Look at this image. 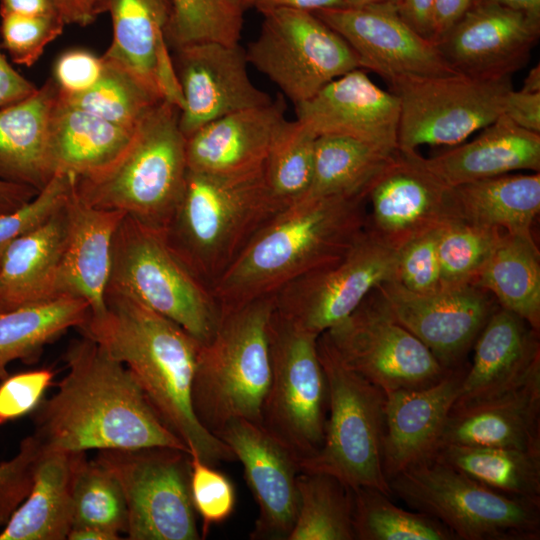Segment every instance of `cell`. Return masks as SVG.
Wrapping results in <instances>:
<instances>
[{"mask_svg":"<svg viewBox=\"0 0 540 540\" xmlns=\"http://www.w3.org/2000/svg\"><path fill=\"white\" fill-rule=\"evenodd\" d=\"M67 374L32 412V435L46 450L170 447L190 454L159 417L124 364L83 335L65 353Z\"/></svg>","mask_w":540,"mask_h":540,"instance_id":"1","label":"cell"},{"mask_svg":"<svg viewBox=\"0 0 540 540\" xmlns=\"http://www.w3.org/2000/svg\"><path fill=\"white\" fill-rule=\"evenodd\" d=\"M79 330L131 372L166 426L204 462L235 461L229 446L206 430L192 405L200 342L132 296L107 287L105 311Z\"/></svg>","mask_w":540,"mask_h":540,"instance_id":"2","label":"cell"},{"mask_svg":"<svg viewBox=\"0 0 540 540\" xmlns=\"http://www.w3.org/2000/svg\"><path fill=\"white\" fill-rule=\"evenodd\" d=\"M366 195L304 198L271 217L211 288L221 313L273 296L342 257L365 230Z\"/></svg>","mask_w":540,"mask_h":540,"instance_id":"3","label":"cell"},{"mask_svg":"<svg viewBox=\"0 0 540 540\" xmlns=\"http://www.w3.org/2000/svg\"><path fill=\"white\" fill-rule=\"evenodd\" d=\"M279 211L263 168L241 175L188 170L180 200L162 233L173 253L211 290Z\"/></svg>","mask_w":540,"mask_h":540,"instance_id":"4","label":"cell"},{"mask_svg":"<svg viewBox=\"0 0 540 540\" xmlns=\"http://www.w3.org/2000/svg\"><path fill=\"white\" fill-rule=\"evenodd\" d=\"M180 109L165 100L139 122L126 149L110 165L75 177V192L87 205L123 212L163 231L182 195L188 171Z\"/></svg>","mask_w":540,"mask_h":540,"instance_id":"5","label":"cell"},{"mask_svg":"<svg viewBox=\"0 0 540 540\" xmlns=\"http://www.w3.org/2000/svg\"><path fill=\"white\" fill-rule=\"evenodd\" d=\"M273 309L274 295L224 311L213 337L200 344L192 405L200 424L216 437L237 419L260 424L271 379Z\"/></svg>","mask_w":540,"mask_h":540,"instance_id":"6","label":"cell"},{"mask_svg":"<svg viewBox=\"0 0 540 540\" xmlns=\"http://www.w3.org/2000/svg\"><path fill=\"white\" fill-rule=\"evenodd\" d=\"M317 350L328 386V415L323 445L299 463L300 471L329 474L351 489L372 487L391 497L382 461L385 392L348 368L323 334Z\"/></svg>","mask_w":540,"mask_h":540,"instance_id":"7","label":"cell"},{"mask_svg":"<svg viewBox=\"0 0 540 540\" xmlns=\"http://www.w3.org/2000/svg\"><path fill=\"white\" fill-rule=\"evenodd\" d=\"M388 483L392 496L436 518L458 540L540 539V502L491 489L434 459Z\"/></svg>","mask_w":540,"mask_h":540,"instance_id":"8","label":"cell"},{"mask_svg":"<svg viewBox=\"0 0 540 540\" xmlns=\"http://www.w3.org/2000/svg\"><path fill=\"white\" fill-rule=\"evenodd\" d=\"M108 286L177 323L201 344L221 319L211 290L173 253L162 231L127 215L113 236Z\"/></svg>","mask_w":540,"mask_h":540,"instance_id":"9","label":"cell"},{"mask_svg":"<svg viewBox=\"0 0 540 540\" xmlns=\"http://www.w3.org/2000/svg\"><path fill=\"white\" fill-rule=\"evenodd\" d=\"M271 379L260 425L297 460L322 447L328 415V386L317 340L273 309L269 322Z\"/></svg>","mask_w":540,"mask_h":540,"instance_id":"10","label":"cell"},{"mask_svg":"<svg viewBox=\"0 0 540 540\" xmlns=\"http://www.w3.org/2000/svg\"><path fill=\"white\" fill-rule=\"evenodd\" d=\"M399 101L398 149L454 146L501 114L511 77L480 79L459 73L404 76L388 83Z\"/></svg>","mask_w":540,"mask_h":540,"instance_id":"11","label":"cell"},{"mask_svg":"<svg viewBox=\"0 0 540 540\" xmlns=\"http://www.w3.org/2000/svg\"><path fill=\"white\" fill-rule=\"evenodd\" d=\"M117 479L129 540H199L190 491V454L170 447L99 450L95 458Z\"/></svg>","mask_w":540,"mask_h":540,"instance_id":"12","label":"cell"},{"mask_svg":"<svg viewBox=\"0 0 540 540\" xmlns=\"http://www.w3.org/2000/svg\"><path fill=\"white\" fill-rule=\"evenodd\" d=\"M322 334L348 368L385 393L433 385L451 370L394 318L377 287Z\"/></svg>","mask_w":540,"mask_h":540,"instance_id":"13","label":"cell"},{"mask_svg":"<svg viewBox=\"0 0 540 540\" xmlns=\"http://www.w3.org/2000/svg\"><path fill=\"white\" fill-rule=\"evenodd\" d=\"M247 59L295 105L326 84L360 68L345 40L312 12L275 9L262 13Z\"/></svg>","mask_w":540,"mask_h":540,"instance_id":"14","label":"cell"},{"mask_svg":"<svg viewBox=\"0 0 540 540\" xmlns=\"http://www.w3.org/2000/svg\"><path fill=\"white\" fill-rule=\"evenodd\" d=\"M398 251L364 230L336 261L292 281L274 295V308L297 327L320 335L349 316L383 282L395 280Z\"/></svg>","mask_w":540,"mask_h":540,"instance_id":"15","label":"cell"},{"mask_svg":"<svg viewBox=\"0 0 540 540\" xmlns=\"http://www.w3.org/2000/svg\"><path fill=\"white\" fill-rule=\"evenodd\" d=\"M457 218L454 188L426 166L417 150H395L367 190L365 230L395 251Z\"/></svg>","mask_w":540,"mask_h":540,"instance_id":"16","label":"cell"},{"mask_svg":"<svg viewBox=\"0 0 540 540\" xmlns=\"http://www.w3.org/2000/svg\"><path fill=\"white\" fill-rule=\"evenodd\" d=\"M377 288L394 318L446 369L464 364L466 354L499 306L491 294L473 284L416 293L390 280Z\"/></svg>","mask_w":540,"mask_h":540,"instance_id":"17","label":"cell"},{"mask_svg":"<svg viewBox=\"0 0 540 540\" xmlns=\"http://www.w3.org/2000/svg\"><path fill=\"white\" fill-rule=\"evenodd\" d=\"M314 14L345 40L361 69L378 74L387 83L404 76L456 73L436 45L416 32L394 4L341 7Z\"/></svg>","mask_w":540,"mask_h":540,"instance_id":"18","label":"cell"},{"mask_svg":"<svg viewBox=\"0 0 540 540\" xmlns=\"http://www.w3.org/2000/svg\"><path fill=\"white\" fill-rule=\"evenodd\" d=\"M177 51L183 100L179 126L186 138L218 118L273 101L252 82L239 43L201 42Z\"/></svg>","mask_w":540,"mask_h":540,"instance_id":"19","label":"cell"},{"mask_svg":"<svg viewBox=\"0 0 540 540\" xmlns=\"http://www.w3.org/2000/svg\"><path fill=\"white\" fill-rule=\"evenodd\" d=\"M240 461L258 506L252 540H287L299 508L298 460L260 424L229 422L217 434Z\"/></svg>","mask_w":540,"mask_h":540,"instance_id":"20","label":"cell"},{"mask_svg":"<svg viewBox=\"0 0 540 540\" xmlns=\"http://www.w3.org/2000/svg\"><path fill=\"white\" fill-rule=\"evenodd\" d=\"M539 35L540 23L523 13L475 3L435 45L456 73L499 79L526 65Z\"/></svg>","mask_w":540,"mask_h":540,"instance_id":"21","label":"cell"},{"mask_svg":"<svg viewBox=\"0 0 540 540\" xmlns=\"http://www.w3.org/2000/svg\"><path fill=\"white\" fill-rule=\"evenodd\" d=\"M296 119L317 136L356 139L392 153L398 149L399 101L356 68L295 105Z\"/></svg>","mask_w":540,"mask_h":540,"instance_id":"22","label":"cell"},{"mask_svg":"<svg viewBox=\"0 0 540 540\" xmlns=\"http://www.w3.org/2000/svg\"><path fill=\"white\" fill-rule=\"evenodd\" d=\"M473 346L472 364L451 410L497 398L540 377L539 332L500 306Z\"/></svg>","mask_w":540,"mask_h":540,"instance_id":"23","label":"cell"},{"mask_svg":"<svg viewBox=\"0 0 540 540\" xmlns=\"http://www.w3.org/2000/svg\"><path fill=\"white\" fill-rule=\"evenodd\" d=\"M451 369L437 383L386 394L382 443L387 481L403 470L433 460L467 369Z\"/></svg>","mask_w":540,"mask_h":540,"instance_id":"24","label":"cell"},{"mask_svg":"<svg viewBox=\"0 0 540 540\" xmlns=\"http://www.w3.org/2000/svg\"><path fill=\"white\" fill-rule=\"evenodd\" d=\"M113 38L104 58L131 72L162 100L182 108L181 88L167 47V0H102Z\"/></svg>","mask_w":540,"mask_h":540,"instance_id":"25","label":"cell"},{"mask_svg":"<svg viewBox=\"0 0 540 540\" xmlns=\"http://www.w3.org/2000/svg\"><path fill=\"white\" fill-rule=\"evenodd\" d=\"M282 95L267 105L218 118L186 138L188 170L241 175L263 168L270 147L285 122Z\"/></svg>","mask_w":540,"mask_h":540,"instance_id":"26","label":"cell"},{"mask_svg":"<svg viewBox=\"0 0 540 540\" xmlns=\"http://www.w3.org/2000/svg\"><path fill=\"white\" fill-rule=\"evenodd\" d=\"M66 214L60 295L83 299L89 305V315L99 316L105 311L113 236L125 214L87 205L77 196L75 184Z\"/></svg>","mask_w":540,"mask_h":540,"instance_id":"27","label":"cell"},{"mask_svg":"<svg viewBox=\"0 0 540 540\" xmlns=\"http://www.w3.org/2000/svg\"><path fill=\"white\" fill-rule=\"evenodd\" d=\"M540 452V377L497 398L450 411L441 445Z\"/></svg>","mask_w":540,"mask_h":540,"instance_id":"28","label":"cell"},{"mask_svg":"<svg viewBox=\"0 0 540 540\" xmlns=\"http://www.w3.org/2000/svg\"><path fill=\"white\" fill-rule=\"evenodd\" d=\"M481 130L470 142L424 158L426 166L450 187L519 170L540 171V134L504 114Z\"/></svg>","mask_w":540,"mask_h":540,"instance_id":"29","label":"cell"},{"mask_svg":"<svg viewBox=\"0 0 540 540\" xmlns=\"http://www.w3.org/2000/svg\"><path fill=\"white\" fill-rule=\"evenodd\" d=\"M85 455L41 447L29 492L4 525L0 540L67 539L73 526L75 472Z\"/></svg>","mask_w":540,"mask_h":540,"instance_id":"30","label":"cell"},{"mask_svg":"<svg viewBox=\"0 0 540 540\" xmlns=\"http://www.w3.org/2000/svg\"><path fill=\"white\" fill-rule=\"evenodd\" d=\"M66 231L65 206L45 225L4 249L0 255V311L61 297Z\"/></svg>","mask_w":540,"mask_h":540,"instance_id":"31","label":"cell"},{"mask_svg":"<svg viewBox=\"0 0 540 540\" xmlns=\"http://www.w3.org/2000/svg\"><path fill=\"white\" fill-rule=\"evenodd\" d=\"M59 89L49 79L27 98L0 109V179L40 191L55 174L49 128Z\"/></svg>","mask_w":540,"mask_h":540,"instance_id":"32","label":"cell"},{"mask_svg":"<svg viewBox=\"0 0 540 540\" xmlns=\"http://www.w3.org/2000/svg\"><path fill=\"white\" fill-rule=\"evenodd\" d=\"M134 131L72 106L58 95L49 128L52 169L76 177L94 174L120 156Z\"/></svg>","mask_w":540,"mask_h":540,"instance_id":"33","label":"cell"},{"mask_svg":"<svg viewBox=\"0 0 540 540\" xmlns=\"http://www.w3.org/2000/svg\"><path fill=\"white\" fill-rule=\"evenodd\" d=\"M454 188L461 219L534 239L540 212V173L503 174Z\"/></svg>","mask_w":540,"mask_h":540,"instance_id":"34","label":"cell"},{"mask_svg":"<svg viewBox=\"0 0 540 540\" xmlns=\"http://www.w3.org/2000/svg\"><path fill=\"white\" fill-rule=\"evenodd\" d=\"M473 285L540 332V252L534 239L503 232Z\"/></svg>","mask_w":540,"mask_h":540,"instance_id":"35","label":"cell"},{"mask_svg":"<svg viewBox=\"0 0 540 540\" xmlns=\"http://www.w3.org/2000/svg\"><path fill=\"white\" fill-rule=\"evenodd\" d=\"M86 301L72 296L0 311V382L9 363H33L44 347L70 328H80L88 319Z\"/></svg>","mask_w":540,"mask_h":540,"instance_id":"36","label":"cell"},{"mask_svg":"<svg viewBox=\"0 0 540 540\" xmlns=\"http://www.w3.org/2000/svg\"><path fill=\"white\" fill-rule=\"evenodd\" d=\"M434 460L501 493L540 502V452L445 444Z\"/></svg>","mask_w":540,"mask_h":540,"instance_id":"37","label":"cell"},{"mask_svg":"<svg viewBox=\"0 0 540 540\" xmlns=\"http://www.w3.org/2000/svg\"><path fill=\"white\" fill-rule=\"evenodd\" d=\"M392 153L345 136H318L312 181L304 198L366 195Z\"/></svg>","mask_w":540,"mask_h":540,"instance_id":"38","label":"cell"},{"mask_svg":"<svg viewBox=\"0 0 540 540\" xmlns=\"http://www.w3.org/2000/svg\"><path fill=\"white\" fill-rule=\"evenodd\" d=\"M297 487L299 508L287 540H355L349 486L329 474L300 472Z\"/></svg>","mask_w":540,"mask_h":540,"instance_id":"39","label":"cell"},{"mask_svg":"<svg viewBox=\"0 0 540 540\" xmlns=\"http://www.w3.org/2000/svg\"><path fill=\"white\" fill-rule=\"evenodd\" d=\"M317 135L295 119L285 120L263 166L266 187L283 210L302 200L311 185Z\"/></svg>","mask_w":540,"mask_h":540,"instance_id":"40","label":"cell"},{"mask_svg":"<svg viewBox=\"0 0 540 540\" xmlns=\"http://www.w3.org/2000/svg\"><path fill=\"white\" fill-rule=\"evenodd\" d=\"M352 490L355 540H458L436 518L404 510L376 488Z\"/></svg>","mask_w":540,"mask_h":540,"instance_id":"41","label":"cell"},{"mask_svg":"<svg viewBox=\"0 0 540 540\" xmlns=\"http://www.w3.org/2000/svg\"><path fill=\"white\" fill-rule=\"evenodd\" d=\"M98 81L87 91L59 97L66 103L116 125L135 130L144 116L162 99L131 72L106 59Z\"/></svg>","mask_w":540,"mask_h":540,"instance_id":"42","label":"cell"},{"mask_svg":"<svg viewBox=\"0 0 540 540\" xmlns=\"http://www.w3.org/2000/svg\"><path fill=\"white\" fill-rule=\"evenodd\" d=\"M96 526L122 534L128 511L115 476L98 461L80 460L73 483V526Z\"/></svg>","mask_w":540,"mask_h":540,"instance_id":"43","label":"cell"},{"mask_svg":"<svg viewBox=\"0 0 540 540\" xmlns=\"http://www.w3.org/2000/svg\"><path fill=\"white\" fill-rule=\"evenodd\" d=\"M503 231L457 218L439 230L441 287L473 284Z\"/></svg>","mask_w":540,"mask_h":540,"instance_id":"44","label":"cell"},{"mask_svg":"<svg viewBox=\"0 0 540 540\" xmlns=\"http://www.w3.org/2000/svg\"><path fill=\"white\" fill-rule=\"evenodd\" d=\"M167 39L178 49L194 43H239L243 12L227 0H167Z\"/></svg>","mask_w":540,"mask_h":540,"instance_id":"45","label":"cell"},{"mask_svg":"<svg viewBox=\"0 0 540 540\" xmlns=\"http://www.w3.org/2000/svg\"><path fill=\"white\" fill-rule=\"evenodd\" d=\"M75 177L70 173L56 172L33 198L0 215V255L11 242L36 231L66 206Z\"/></svg>","mask_w":540,"mask_h":540,"instance_id":"46","label":"cell"},{"mask_svg":"<svg viewBox=\"0 0 540 540\" xmlns=\"http://www.w3.org/2000/svg\"><path fill=\"white\" fill-rule=\"evenodd\" d=\"M1 47L12 61L32 66L43 54L45 47L63 32L60 16H29L0 11Z\"/></svg>","mask_w":540,"mask_h":540,"instance_id":"47","label":"cell"},{"mask_svg":"<svg viewBox=\"0 0 540 540\" xmlns=\"http://www.w3.org/2000/svg\"><path fill=\"white\" fill-rule=\"evenodd\" d=\"M190 491L194 509L202 520L201 538L210 527L224 522L232 514L236 495L231 480L198 455L190 454Z\"/></svg>","mask_w":540,"mask_h":540,"instance_id":"48","label":"cell"},{"mask_svg":"<svg viewBox=\"0 0 540 540\" xmlns=\"http://www.w3.org/2000/svg\"><path fill=\"white\" fill-rule=\"evenodd\" d=\"M440 228L413 239L398 251L395 281L410 291L430 293L441 288L437 252Z\"/></svg>","mask_w":540,"mask_h":540,"instance_id":"49","label":"cell"},{"mask_svg":"<svg viewBox=\"0 0 540 540\" xmlns=\"http://www.w3.org/2000/svg\"><path fill=\"white\" fill-rule=\"evenodd\" d=\"M55 373L51 368L8 375L0 382V426L32 413L52 385Z\"/></svg>","mask_w":540,"mask_h":540,"instance_id":"50","label":"cell"},{"mask_svg":"<svg viewBox=\"0 0 540 540\" xmlns=\"http://www.w3.org/2000/svg\"><path fill=\"white\" fill-rule=\"evenodd\" d=\"M104 66L102 57L83 49L61 54L54 64L53 80L63 95H75L89 90L100 78Z\"/></svg>","mask_w":540,"mask_h":540,"instance_id":"51","label":"cell"},{"mask_svg":"<svg viewBox=\"0 0 540 540\" xmlns=\"http://www.w3.org/2000/svg\"><path fill=\"white\" fill-rule=\"evenodd\" d=\"M503 114L519 127L540 134V92L510 90L504 101Z\"/></svg>","mask_w":540,"mask_h":540,"instance_id":"52","label":"cell"},{"mask_svg":"<svg viewBox=\"0 0 540 540\" xmlns=\"http://www.w3.org/2000/svg\"><path fill=\"white\" fill-rule=\"evenodd\" d=\"M37 87L7 61L0 50V109L32 95Z\"/></svg>","mask_w":540,"mask_h":540,"instance_id":"53","label":"cell"},{"mask_svg":"<svg viewBox=\"0 0 540 540\" xmlns=\"http://www.w3.org/2000/svg\"><path fill=\"white\" fill-rule=\"evenodd\" d=\"M476 0H434L431 41L435 44L473 6Z\"/></svg>","mask_w":540,"mask_h":540,"instance_id":"54","label":"cell"},{"mask_svg":"<svg viewBox=\"0 0 540 540\" xmlns=\"http://www.w3.org/2000/svg\"><path fill=\"white\" fill-rule=\"evenodd\" d=\"M400 16L420 35L431 40L434 0H398Z\"/></svg>","mask_w":540,"mask_h":540,"instance_id":"55","label":"cell"},{"mask_svg":"<svg viewBox=\"0 0 540 540\" xmlns=\"http://www.w3.org/2000/svg\"><path fill=\"white\" fill-rule=\"evenodd\" d=\"M65 24L87 26L103 13L102 0H55Z\"/></svg>","mask_w":540,"mask_h":540,"instance_id":"56","label":"cell"},{"mask_svg":"<svg viewBox=\"0 0 540 540\" xmlns=\"http://www.w3.org/2000/svg\"><path fill=\"white\" fill-rule=\"evenodd\" d=\"M251 7L261 13L275 9H290L307 12L345 7L344 0H252Z\"/></svg>","mask_w":540,"mask_h":540,"instance_id":"57","label":"cell"},{"mask_svg":"<svg viewBox=\"0 0 540 540\" xmlns=\"http://www.w3.org/2000/svg\"><path fill=\"white\" fill-rule=\"evenodd\" d=\"M0 11L29 16H60L55 0H0Z\"/></svg>","mask_w":540,"mask_h":540,"instance_id":"58","label":"cell"},{"mask_svg":"<svg viewBox=\"0 0 540 540\" xmlns=\"http://www.w3.org/2000/svg\"><path fill=\"white\" fill-rule=\"evenodd\" d=\"M37 193L38 191L30 186L0 179V215L21 206Z\"/></svg>","mask_w":540,"mask_h":540,"instance_id":"59","label":"cell"},{"mask_svg":"<svg viewBox=\"0 0 540 540\" xmlns=\"http://www.w3.org/2000/svg\"><path fill=\"white\" fill-rule=\"evenodd\" d=\"M475 3L494 4L505 7L521 12L531 20L540 23V0H476Z\"/></svg>","mask_w":540,"mask_h":540,"instance_id":"60","label":"cell"},{"mask_svg":"<svg viewBox=\"0 0 540 540\" xmlns=\"http://www.w3.org/2000/svg\"><path fill=\"white\" fill-rule=\"evenodd\" d=\"M120 534L96 526L72 527L67 539L69 540H118Z\"/></svg>","mask_w":540,"mask_h":540,"instance_id":"61","label":"cell"},{"mask_svg":"<svg viewBox=\"0 0 540 540\" xmlns=\"http://www.w3.org/2000/svg\"><path fill=\"white\" fill-rule=\"evenodd\" d=\"M523 92L539 93L540 92V66L537 64L527 74L523 81V86L520 89Z\"/></svg>","mask_w":540,"mask_h":540,"instance_id":"62","label":"cell"},{"mask_svg":"<svg viewBox=\"0 0 540 540\" xmlns=\"http://www.w3.org/2000/svg\"><path fill=\"white\" fill-rule=\"evenodd\" d=\"M398 0H344L345 7H361L376 4H394L397 5Z\"/></svg>","mask_w":540,"mask_h":540,"instance_id":"63","label":"cell"},{"mask_svg":"<svg viewBox=\"0 0 540 540\" xmlns=\"http://www.w3.org/2000/svg\"><path fill=\"white\" fill-rule=\"evenodd\" d=\"M233 7L237 8L240 11L251 7L252 0H227Z\"/></svg>","mask_w":540,"mask_h":540,"instance_id":"64","label":"cell"}]
</instances>
